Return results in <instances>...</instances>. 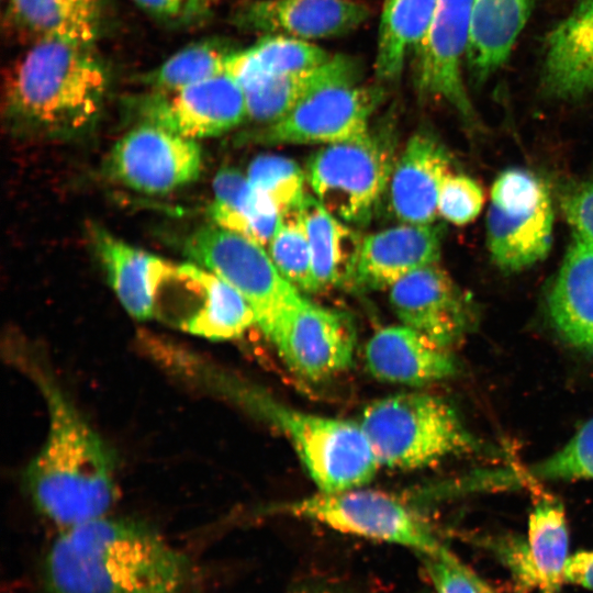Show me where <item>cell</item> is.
Segmentation results:
<instances>
[{"mask_svg":"<svg viewBox=\"0 0 593 593\" xmlns=\"http://www.w3.org/2000/svg\"><path fill=\"white\" fill-rule=\"evenodd\" d=\"M451 174L450 158L428 132L413 134L396 157L388 186L389 204L401 223L433 224L438 197Z\"/></svg>","mask_w":593,"mask_h":593,"instance_id":"ac0fdd59","label":"cell"},{"mask_svg":"<svg viewBox=\"0 0 593 593\" xmlns=\"http://www.w3.org/2000/svg\"><path fill=\"white\" fill-rule=\"evenodd\" d=\"M536 0H472L467 66L477 83L486 81L508 58Z\"/></svg>","mask_w":593,"mask_h":593,"instance_id":"484cf974","label":"cell"},{"mask_svg":"<svg viewBox=\"0 0 593 593\" xmlns=\"http://www.w3.org/2000/svg\"><path fill=\"white\" fill-rule=\"evenodd\" d=\"M142 10L158 19L183 18L188 0H132Z\"/></svg>","mask_w":593,"mask_h":593,"instance_id":"ab89813d","label":"cell"},{"mask_svg":"<svg viewBox=\"0 0 593 593\" xmlns=\"http://www.w3.org/2000/svg\"><path fill=\"white\" fill-rule=\"evenodd\" d=\"M108 175L133 190L168 193L198 179L202 168L200 145L149 123H138L113 146Z\"/></svg>","mask_w":593,"mask_h":593,"instance_id":"5bb4252c","label":"cell"},{"mask_svg":"<svg viewBox=\"0 0 593 593\" xmlns=\"http://www.w3.org/2000/svg\"><path fill=\"white\" fill-rule=\"evenodd\" d=\"M43 573L46 593H182L190 562L148 525L103 516L63 529Z\"/></svg>","mask_w":593,"mask_h":593,"instance_id":"6da1fadb","label":"cell"},{"mask_svg":"<svg viewBox=\"0 0 593 593\" xmlns=\"http://www.w3.org/2000/svg\"><path fill=\"white\" fill-rule=\"evenodd\" d=\"M8 13L34 42L92 46L102 29L103 0H9Z\"/></svg>","mask_w":593,"mask_h":593,"instance_id":"4316f807","label":"cell"},{"mask_svg":"<svg viewBox=\"0 0 593 593\" xmlns=\"http://www.w3.org/2000/svg\"><path fill=\"white\" fill-rule=\"evenodd\" d=\"M551 321L573 347L593 350V239L574 232L548 296Z\"/></svg>","mask_w":593,"mask_h":593,"instance_id":"603a6c76","label":"cell"},{"mask_svg":"<svg viewBox=\"0 0 593 593\" xmlns=\"http://www.w3.org/2000/svg\"><path fill=\"white\" fill-rule=\"evenodd\" d=\"M564 583L593 592V550H580L570 556Z\"/></svg>","mask_w":593,"mask_h":593,"instance_id":"f35d334b","label":"cell"},{"mask_svg":"<svg viewBox=\"0 0 593 593\" xmlns=\"http://www.w3.org/2000/svg\"><path fill=\"white\" fill-rule=\"evenodd\" d=\"M220 0H188L183 19L195 20L203 18Z\"/></svg>","mask_w":593,"mask_h":593,"instance_id":"60d3db41","label":"cell"},{"mask_svg":"<svg viewBox=\"0 0 593 593\" xmlns=\"http://www.w3.org/2000/svg\"><path fill=\"white\" fill-rule=\"evenodd\" d=\"M213 191L210 215L215 225L264 247L269 245L280 214L257 195L246 176L235 168H222L214 178Z\"/></svg>","mask_w":593,"mask_h":593,"instance_id":"f546056e","label":"cell"},{"mask_svg":"<svg viewBox=\"0 0 593 593\" xmlns=\"http://www.w3.org/2000/svg\"><path fill=\"white\" fill-rule=\"evenodd\" d=\"M385 94L384 86L342 85L309 97L278 121L260 126L261 144H333L362 135Z\"/></svg>","mask_w":593,"mask_h":593,"instance_id":"7c38bea8","label":"cell"},{"mask_svg":"<svg viewBox=\"0 0 593 593\" xmlns=\"http://www.w3.org/2000/svg\"><path fill=\"white\" fill-rule=\"evenodd\" d=\"M235 51L221 38L201 40L176 52L138 80L154 91H172L203 82L225 75Z\"/></svg>","mask_w":593,"mask_h":593,"instance_id":"1f68e13d","label":"cell"},{"mask_svg":"<svg viewBox=\"0 0 593 593\" xmlns=\"http://www.w3.org/2000/svg\"><path fill=\"white\" fill-rule=\"evenodd\" d=\"M301 209L317 292L354 289L363 237L351 225L331 214L314 195L305 194Z\"/></svg>","mask_w":593,"mask_h":593,"instance_id":"d4e9b609","label":"cell"},{"mask_svg":"<svg viewBox=\"0 0 593 593\" xmlns=\"http://www.w3.org/2000/svg\"><path fill=\"white\" fill-rule=\"evenodd\" d=\"M247 179L254 191L281 215L305 197V171L292 159L280 155H260L249 165Z\"/></svg>","mask_w":593,"mask_h":593,"instance_id":"836d02e7","label":"cell"},{"mask_svg":"<svg viewBox=\"0 0 593 593\" xmlns=\"http://www.w3.org/2000/svg\"><path fill=\"white\" fill-rule=\"evenodd\" d=\"M472 0H438L432 20L413 51V81L422 100L451 107L468 125L477 113L467 92L462 63L470 43Z\"/></svg>","mask_w":593,"mask_h":593,"instance_id":"8fae6325","label":"cell"},{"mask_svg":"<svg viewBox=\"0 0 593 593\" xmlns=\"http://www.w3.org/2000/svg\"><path fill=\"white\" fill-rule=\"evenodd\" d=\"M27 362L48 411L44 444L25 471L31 499L63 529L103 517L116 494L112 455L56 380Z\"/></svg>","mask_w":593,"mask_h":593,"instance_id":"7a4b0ae2","label":"cell"},{"mask_svg":"<svg viewBox=\"0 0 593 593\" xmlns=\"http://www.w3.org/2000/svg\"><path fill=\"white\" fill-rule=\"evenodd\" d=\"M223 387L227 395L289 439L318 491L363 486L374 477L379 465L359 423L300 411L231 378Z\"/></svg>","mask_w":593,"mask_h":593,"instance_id":"277c9868","label":"cell"},{"mask_svg":"<svg viewBox=\"0 0 593 593\" xmlns=\"http://www.w3.org/2000/svg\"><path fill=\"white\" fill-rule=\"evenodd\" d=\"M570 556L562 504L552 496L537 497L528 519L526 558L534 586L539 593L561 592Z\"/></svg>","mask_w":593,"mask_h":593,"instance_id":"83f0119b","label":"cell"},{"mask_svg":"<svg viewBox=\"0 0 593 593\" xmlns=\"http://www.w3.org/2000/svg\"><path fill=\"white\" fill-rule=\"evenodd\" d=\"M358 423L379 467L415 470L482 448L456 410L428 393L378 399L363 409Z\"/></svg>","mask_w":593,"mask_h":593,"instance_id":"5b68a950","label":"cell"},{"mask_svg":"<svg viewBox=\"0 0 593 593\" xmlns=\"http://www.w3.org/2000/svg\"><path fill=\"white\" fill-rule=\"evenodd\" d=\"M184 253L248 301L266 337L305 300L279 272L264 246L238 233L215 224L202 226L187 238Z\"/></svg>","mask_w":593,"mask_h":593,"instance_id":"ba28073f","label":"cell"},{"mask_svg":"<svg viewBox=\"0 0 593 593\" xmlns=\"http://www.w3.org/2000/svg\"><path fill=\"white\" fill-rule=\"evenodd\" d=\"M390 304L403 325L450 349L473 322L472 307L437 262L424 266L389 288Z\"/></svg>","mask_w":593,"mask_h":593,"instance_id":"2e32d148","label":"cell"},{"mask_svg":"<svg viewBox=\"0 0 593 593\" xmlns=\"http://www.w3.org/2000/svg\"><path fill=\"white\" fill-rule=\"evenodd\" d=\"M155 315L211 340L237 338L257 324L251 305L237 290L191 264L172 265L158 288Z\"/></svg>","mask_w":593,"mask_h":593,"instance_id":"30bf717a","label":"cell"},{"mask_svg":"<svg viewBox=\"0 0 593 593\" xmlns=\"http://www.w3.org/2000/svg\"><path fill=\"white\" fill-rule=\"evenodd\" d=\"M127 105L138 123L195 141L219 136L247 119L244 91L227 74L178 90H149L133 97Z\"/></svg>","mask_w":593,"mask_h":593,"instance_id":"4fadbf2b","label":"cell"},{"mask_svg":"<svg viewBox=\"0 0 593 593\" xmlns=\"http://www.w3.org/2000/svg\"><path fill=\"white\" fill-rule=\"evenodd\" d=\"M362 74L358 58L336 54L318 66L265 79L243 89L247 119L261 126L273 123L323 89L360 83Z\"/></svg>","mask_w":593,"mask_h":593,"instance_id":"7402d4cb","label":"cell"},{"mask_svg":"<svg viewBox=\"0 0 593 593\" xmlns=\"http://www.w3.org/2000/svg\"><path fill=\"white\" fill-rule=\"evenodd\" d=\"M365 360L376 379L410 387L434 383L457 372L450 349L403 324L374 333L366 345Z\"/></svg>","mask_w":593,"mask_h":593,"instance_id":"ffe728a7","label":"cell"},{"mask_svg":"<svg viewBox=\"0 0 593 593\" xmlns=\"http://www.w3.org/2000/svg\"><path fill=\"white\" fill-rule=\"evenodd\" d=\"M561 206L574 232L593 239V182L571 188L563 194Z\"/></svg>","mask_w":593,"mask_h":593,"instance_id":"74e56055","label":"cell"},{"mask_svg":"<svg viewBox=\"0 0 593 593\" xmlns=\"http://www.w3.org/2000/svg\"><path fill=\"white\" fill-rule=\"evenodd\" d=\"M92 240L108 281L127 313L137 320L154 316L158 288L174 264L100 227H93Z\"/></svg>","mask_w":593,"mask_h":593,"instance_id":"cb8c5ba5","label":"cell"},{"mask_svg":"<svg viewBox=\"0 0 593 593\" xmlns=\"http://www.w3.org/2000/svg\"><path fill=\"white\" fill-rule=\"evenodd\" d=\"M109 81L92 46L36 41L4 70L3 118L19 135L78 136L97 123Z\"/></svg>","mask_w":593,"mask_h":593,"instance_id":"3957f363","label":"cell"},{"mask_svg":"<svg viewBox=\"0 0 593 593\" xmlns=\"http://www.w3.org/2000/svg\"><path fill=\"white\" fill-rule=\"evenodd\" d=\"M440 230L433 224L402 223L362 239L354 289H389L411 272L438 262Z\"/></svg>","mask_w":593,"mask_h":593,"instance_id":"d6986e66","label":"cell"},{"mask_svg":"<svg viewBox=\"0 0 593 593\" xmlns=\"http://www.w3.org/2000/svg\"><path fill=\"white\" fill-rule=\"evenodd\" d=\"M396 143L394 125L385 121L315 152L305 170L315 199L343 222L367 225L389 186Z\"/></svg>","mask_w":593,"mask_h":593,"instance_id":"8992f818","label":"cell"},{"mask_svg":"<svg viewBox=\"0 0 593 593\" xmlns=\"http://www.w3.org/2000/svg\"><path fill=\"white\" fill-rule=\"evenodd\" d=\"M332 56L310 41L265 35L253 46L236 49L228 60L226 74L244 89L271 77L318 66Z\"/></svg>","mask_w":593,"mask_h":593,"instance_id":"4dcf8cb0","label":"cell"},{"mask_svg":"<svg viewBox=\"0 0 593 593\" xmlns=\"http://www.w3.org/2000/svg\"><path fill=\"white\" fill-rule=\"evenodd\" d=\"M421 560L436 593H492L452 552Z\"/></svg>","mask_w":593,"mask_h":593,"instance_id":"8d00e7d4","label":"cell"},{"mask_svg":"<svg viewBox=\"0 0 593 593\" xmlns=\"http://www.w3.org/2000/svg\"><path fill=\"white\" fill-rule=\"evenodd\" d=\"M301 203L280 215L268 253L290 283L299 291L314 293L317 290Z\"/></svg>","mask_w":593,"mask_h":593,"instance_id":"d6a6232c","label":"cell"},{"mask_svg":"<svg viewBox=\"0 0 593 593\" xmlns=\"http://www.w3.org/2000/svg\"><path fill=\"white\" fill-rule=\"evenodd\" d=\"M553 212L547 186L522 168L502 171L491 189L486 242L492 260L505 271L540 261L551 245Z\"/></svg>","mask_w":593,"mask_h":593,"instance_id":"9c48e42d","label":"cell"},{"mask_svg":"<svg viewBox=\"0 0 593 593\" xmlns=\"http://www.w3.org/2000/svg\"><path fill=\"white\" fill-rule=\"evenodd\" d=\"M267 338L292 372L314 382L347 370L357 343L356 327L348 314L307 300L289 313Z\"/></svg>","mask_w":593,"mask_h":593,"instance_id":"9a60e30c","label":"cell"},{"mask_svg":"<svg viewBox=\"0 0 593 593\" xmlns=\"http://www.w3.org/2000/svg\"><path fill=\"white\" fill-rule=\"evenodd\" d=\"M532 474L541 479H593V417Z\"/></svg>","mask_w":593,"mask_h":593,"instance_id":"e575fe53","label":"cell"},{"mask_svg":"<svg viewBox=\"0 0 593 593\" xmlns=\"http://www.w3.org/2000/svg\"><path fill=\"white\" fill-rule=\"evenodd\" d=\"M438 0H384L373 65L377 82L400 80L405 63L423 37Z\"/></svg>","mask_w":593,"mask_h":593,"instance_id":"f1b7e54d","label":"cell"},{"mask_svg":"<svg viewBox=\"0 0 593 593\" xmlns=\"http://www.w3.org/2000/svg\"><path fill=\"white\" fill-rule=\"evenodd\" d=\"M288 593H331L328 590L317 586H304L291 590Z\"/></svg>","mask_w":593,"mask_h":593,"instance_id":"b9f144b4","label":"cell"},{"mask_svg":"<svg viewBox=\"0 0 593 593\" xmlns=\"http://www.w3.org/2000/svg\"><path fill=\"white\" fill-rule=\"evenodd\" d=\"M483 201V191L472 178L451 172L440 188L437 209L448 222L465 225L480 214Z\"/></svg>","mask_w":593,"mask_h":593,"instance_id":"d590c367","label":"cell"},{"mask_svg":"<svg viewBox=\"0 0 593 593\" xmlns=\"http://www.w3.org/2000/svg\"><path fill=\"white\" fill-rule=\"evenodd\" d=\"M540 70L541 88L553 99L593 92V0H580L548 34Z\"/></svg>","mask_w":593,"mask_h":593,"instance_id":"44dd1931","label":"cell"},{"mask_svg":"<svg viewBox=\"0 0 593 593\" xmlns=\"http://www.w3.org/2000/svg\"><path fill=\"white\" fill-rule=\"evenodd\" d=\"M271 512L316 522L343 534L399 545L419 557H441L449 552L410 501L363 486L318 491L277 505Z\"/></svg>","mask_w":593,"mask_h":593,"instance_id":"52a82bcc","label":"cell"},{"mask_svg":"<svg viewBox=\"0 0 593 593\" xmlns=\"http://www.w3.org/2000/svg\"><path fill=\"white\" fill-rule=\"evenodd\" d=\"M369 15L368 5L355 0H247L232 21L243 31L311 42L347 34Z\"/></svg>","mask_w":593,"mask_h":593,"instance_id":"e0dca14e","label":"cell"}]
</instances>
